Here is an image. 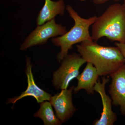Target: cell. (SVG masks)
I'll use <instances>...</instances> for the list:
<instances>
[{
    "label": "cell",
    "instance_id": "cell-4",
    "mask_svg": "<svg viewBox=\"0 0 125 125\" xmlns=\"http://www.w3.org/2000/svg\"><path fill=\"white\" fill-rule=\"evenodd\" d=\"M61 65L53 74L52 84L56 89H67L70 83L79 74L81 67L87 62L79 53L65 56Z\"/></svg>",
    "mask_w": 125,
    "mask_h": 125
},
{
    "label": "cell",
    "instance_id": "cell-10",
    "mask_svg": "<svg viewBox=\"0 0 125 125\" xmlns=\"http://www.w3.org/2000/svg\"><path fill=\"white\" fill-rule=\"evenodd\" d=\"M99 76L95 67L92 63L87 62L83 72L76 77L78 84L74 88V92L76 93L83 89L88 94H93L94 92V87Z\"/></svg>",
    "mask_w": 125,
    "mask_h": 125
},
{
    "label": "cell",
    "instance_id": "cell-8",
    "mask_svg": "<svg viewBox=\"0 0 125 125\" xmlns=\"http://www.w3.org/2000/svg\"><path fill=\"white\" fill-rule=\"evenodd\" d=\"M109 76L111 81L108 92L113 105L119 107L121 114L125 116V64Z\"/></svg>",
    "mask_w": 125,
    "mask_h": 125
},
{
    "label": "cell",
    "instance_id": "cell-11",
    "mask_svg": "<svg viewBox=\"0 0 125 125\" xmlns=\"http://www.w3.org/2000/svg\"><path fill=\"white\" fill-rule=\"evenodd\" d=\"M44 5L40 10L36 18L37 25L45 23L55 19L56 16H63L65 9L64 0L53 1L52 0H45Z\"/></svg>",
    "mask_w": 125,
    "mask_h": 125
},
{
    "label": "cell",
    "instance_id": "cell-12",
    "mask_svg": "<svg viewBox=\"0 0 125 125\" xmlns=\"http://www.w3.org/2000/svg\"><path fill=\"white\" fill-rule=\"evenodd\" d=\"M47 101L40 103V108L34 116L42 119L45 125H61L60 121L54 114L51 104Z\"/></svg>",
    "mask_w": 125,
    "mask_h": 125
},
{
    "label": "cell",
    "instance_id": "cell-16",
    "mask_svg": "<svg viewBox=\"0 0 125 125\" xmlns=\"http://www.w3.org/2000/svg\"><path fill=\"white\" fill-rule=\"evenodd\" d=\"M124 4H125V0H124Z\"/></svg>",
    "mask_w": 125,
    "mask_h": 125
},
{
    "label": "cell",
    "instance_id": "cell-7",
    "mask_svg": "<svg viewBox=\"0 0 125 125\" xmlns=\"http://www.w3.org/2000/svg\"><path fill=\"white\" fill-rule=\"evenodd\" d=\"M109 81V78L103 76L102 82L98 80L94 87V91L100 95L103 105L101 116L99 119L94 121V125H113L117 120L116 114L112 109L111 98L107 94L105 90L106 84Z\"/></svg>",
    "mask_w": 125,
    "mask_h": 125
},
{
    "label": "cell",
    "instance_id": "cell-3",
    "mask_svg": "<svg viewBox=\"0 0 125 125\" xmlns=\"http://www.w3.org/2000/svg\"><path fill=\"white\" fill-rule=\"evenodd\" d=\"M66 9L69 15L73 20L74 24L70 31L64 35L52 39V44L60 47V51L56 55L58 62H61L74 45L87 40H93L89 33V28L97 18V16L88 19L82 18L70 5H67Z\"/></svg>",
    "mask_w": 125,
    "mask_h": 125
},
{
    "label": "cell",
    "instance_id": "cell-1",
    "mask_svg": "<svg viewBox=\"0 0 125 125\" xmlns=\"http://www.w3.org/2000/svg\"><path fill=\"white\" fill-rule=\"evenodd\" d=\"M76 50L86 62L92 63L99 76H110L125 64L117 47H106L93 40H87L76 46Z\"/></svg>",
    "mask_w": 125,
    "mask_h": 125
},
{
    "label": "cell",
    "instance_id": "cell-5",
    "mask_svg": "<svg viewBox=\"0 0 125 125\" xmlns=\"http://www.w3.org/2000/svg\"><path fill=\"white\" fill-rule=\"evenodd\" d=\"M66 27L57 24L55 19L41 25L30 34L21 45L20 49L24 51L34 46L44 45L51 38L62 36L67 32Z\"/></svg>",
    "mask_w": 125,
    "mask_h": 125
},
{
    "label": "cell",
    "instance_id": "cell-6",
    "mask_svg": "<svg viewBox=\"0 0 125 125\" xmlns=\"http://www.w3.org/2000/svg\"><path fill=\"white\" fill-rule=\"evenodd\" d=\"M75 87L73 85L69 89L61 90L60 93L51 96L49 100L55 109L57 117L62 123L69 120L77 111L72 100V92Z\"/></svg>",
    "mask_w": 125,
    "mask_h": 125
},
{
    "label": "cell",
    "instance_id": "cell-2",
    "mask_svg": "<svg viewBox=\"0 0 125 125\" xmlns=\"http://www.w3.org/2000/svg\"><path fill=\"white\" fill-rule=\"evenodd\" d=\"M92 36L97 42L105 37L111 42L125 43V6L115 3L110 5L92 25Z\"/></svg>",
    "mask_w": 125,
    "mask_h": 125
},
{
    "label": "cell",
    "instance_id": "cell-15",
    "mask_svg": "<svg viewBox=\"0 0 125 125\" xmlns=\"http://www.w3.org/2000/svg\"><path fill=\"white\" fill-rule=\"evenodd\" d=\"M80 0V1H84L86 0Z\"/></svg>",
    "mask_w": 125,
    "mask_h": 125
},
{
    "label": "cell",
    "instance_id": "cell-9",
    "mask_svg": "<svg viewBox=\"0 0 125 125\" xmlns=\"http://www.w3.org/2000/svg\"><path fill=\"white\" fill-rule=\"evenodd\" d=\"M26 74L27 77L28 87L27 89L22 92L19 96L9 98L7 101V103L12 104L14 105L19 100L23 98L28 96H31L36 99L37 103H41L45 101H49L51 95L41 89L36 84L32 72V65L31 64V60L29 57H26Z\"/></svg>",
    "mask_w": 125,
    "mask_h": 125
},
{
    "label": "cell",
    "instance_id": "cell-13",
    "mask_svg": "<svg viewBox=\"0 0 125 125\" xmlns=\"http://www.w3.org/2000/svg\"><path fill=\"white\" fill-rule=\"evenodd\" d=\"M115 44L120 51L124 58L125 64V43L116 42Z\"/></svg>",
    "mask_w": 125,
    "mask_h": 125
},
{
    "label": "cell",
    "instance_id": "cell-17",
    "mask_svg": "<svg viewBox=\"0 0 125 125\" xmlns=\"http://www.w3.org/2000/svg\"><path fill=\"white\" fill-rule=\"evenodd\" d=\"M123 4H124V5H125V4H124V3H123Z\"/></svg>",
    "mask_w": 125,
    "mask_h": 125
},
{
    "label": "cell",
    "instance_id": "cell-14",
    "mask_svg": "<svg viewBox=\"0 0 125 125\" xmlns=\"http://www.w3.org/2000/svg\"><path fill=\"white\" fill-rule=\"evenodd\" d=\"M94 4L99 5L103 4L110 0H113L115 2H118L121 0H92Z\"/></svg>",
    "mask_w": 125,
    "mask_h": 125
}]
</instances>
